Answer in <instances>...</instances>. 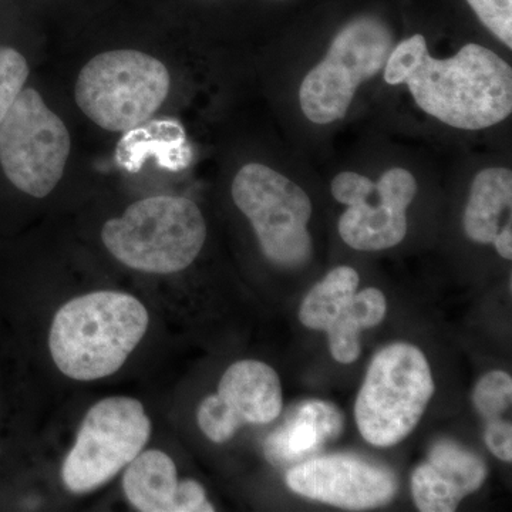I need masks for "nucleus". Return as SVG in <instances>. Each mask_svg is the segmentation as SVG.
Listing matches in <instances>:
<instances>
[{
  "mask_svg": "<svg viewBox=\"0 0 512 512\" xmlns=\"http://www.w3.org/2000/svg\"><path fill=\"white\" fill-rule=\"evenodd\" d=\"M148 322L146 306L128 293H87L57 311L50 353L57 369L70 379H104L126 363L146 335Z\"/></svg>",
  "mask_w": 512,
  "mask_h": 512,
  "instance_id": "f257e3e1",
  "label": "nucleus"
},
{
  "mask_svg": "<svg viewBox=\"0 0 512 512\" xmlns=\"http://www.w3.org/2000/svg\"><path fill=\"white\" fill-rule=\"evenodd\" d=\"M406 84L419 109L461 130L495 126L512 111L510 64L474 43L450 59H434L427 53Z\"/></svg>",
  "mask_w": 512,
  "mask_h": 512,
  "instance_id": "f03ea898",
  "label": "nucleus"
},
{
  "mask_svg": "<svg viewBox=\"0 0 512 512\" xmlns=\"http://www.w3.org/2000/svg\"><path fill=\"white\" fill-rule=\"evenodd\" d=\"M103 244L121 264L147 274L188 268L207 239V224L195 202L158 195L134 202L104 224Z\"/></svg>",
  "mask_w": 512,
  "mask_h": 512,
  "instance_id": "7ed1b4c3",
  "label": "nucleus"
},
{
  "mask_svg": "<svg viewBox=\"0 0 512 512\" xmlns=\"http://www.w3.org/2000/svg\"><path fill=\"white\" fill-rule=\"evenodd\" d=\"M433 394L434 380L424 353L409 343L387 346L370 363L357 394L360 434L376 447L400 443L416 429Z\"/></svg>",
  "mask_w": 512,
  "mask_h": 512,
  "instance_id": "20e7f679",
  "label": "nucleus"
},
{
  "mask_svg": "<svg viewBox=\"0 0 512 512\" xmlns=\"http://www.w3.org/2000/svg\"><path fill=\"white\" fill-rule=\"evenodd\" d=\"M171 77L156 57L121 49L93 57L77 79L79 109L107 131L133 130L156 113L168 93Z\"/></svg>",
  "mask_w": 512,
  "mask_h": 512,
  "instance_id": "39448f33",
  "label": "nucleus"
},
{
  "mask_svg": "<svg viewBox=\"0 0 512 512\" xmlns=\"http://www.w3.org/2000/svg\"><path fill=\"white\" fill-rule=\"evenodd\" d=\"M392 49V30L382 19L366 15L350 20L303 79L299 101L306 119L320 126L343 119L360 84L382 72Z\"/></svg>",
  "mask_w": 512,
  "mask_h": 512,
  "instance_id": "423d86ee",
  "label": "nucleus"
},
{
  "mask_svg": "<svg viewBox=\"0 0 512 512\" xmlns=\"http://www.w3.org/2000/svg\"><path fill=\"white\" fill-rule=\"evenodd\" d=\"M232 198L251 221L262 252L275 265L295 268L312 255V202L298 184L268 165L249 163L235 175Z\"/></svg>",
  "mask_w": 512,
  "mask_h": 512,
  "instance_id": "0eeeda50",
  "label": "nucleus"
},
{
  "mask_svg": "<svg viewBox=\"0 0 512 512\" xmlns=\"http://www.w3.org/2000/svg\"><path fill=\"white\" fill-rule=\"evenodd\" d=\"M150 434L151 421L138 400L116 396L94 404L63 463L67 490L86 494L109 483L143 451Z\"/></svg>",
  "mask_w": 512,
  "mask_h": 512,
  "instance_id": "6e6552de",
  "label": "nucleus"
},
{
  "mask_svg": "<svg viewBox=\"0 0 512 512\" xmlns=\"http://www.w3.org/2000/svg\"><path fill=\"white\" fill-rule=\"evenodd\" d=\"M72 138L35 89L20 92L0 123V165L10 183L45 198L62 180Z\"/></svg>",
  "mask_w": 512,
  "mask_h": 512,
  "instance_id": "1a4fd4ad",
  "label": "nucleus"
},
{
  "mask_svg": "<svg viewBox=\"0 0 512 512\" xmlns=\"http://www.w3.org/2000/svg\"><path fill=\"white\" fill-rule=\"evenodd\" d=\"M282 387L271 366L259 360H239L229 366L211 394L198 407L202 433L225 443L244 424H268L281 414Z\"/></svg>",
  "mask_w": 512,
  "mask_h": 512,
  "instance_id": "9d476101",
  "label": "nucleus"
},
{
  "mask_svg": "<svg viewBox=\"0 0 512 512\" xmlns=\"http://www.w3.org/2000/svg\"><path fill=\"white\" fill-rule=\"evenodd\" d=\"M286 484L303 497L348 510L390 503L397 491L392 471L349 454L305 461L289 471Z\"/></svg>",
  "mask_w": 512,
  "mask_h": 512,
  "instance_id": "9b49d317",
  "label": "nucleus"
},
{
  "mask_svg": "<svg viewBox=\"0 0 512 512\" xmlns=\"http://www.w3.org/2000/svg\"><path fill=\"white\" fill-rule=\"evenodd\" d=\"M372 194L350 205L339 220V234L356 251H382L396 247L406 237V210L417 194L416 178L404 168H392L376 183Z\"/></svg>",
  "mask_w": 512,
  "mask_h": 512,
  "instance_id": "f8f14e48",
  "label": "nucleus"
},
{
  "mask_svg": "<svg viewBox=\"0 0 512 512\" xmlns=\"http://www.w3.org/2000/svg\"><path fill=\"white\" fill-rule=\"evenodd\" d=\"M487 477L484 461L471 451L441 440L429 460L414 470V503L423 512H453L468 494L477 491Z\"/></svg>",
  "mask_w": 512,
  "mask_h": 512,
  "instance_id": "ddd939ff",
  "label": "nucleus"
},
{
  "mask_svg": "<svg viewBox=\"0 0 512 512\" xmlns=\"http://www.w3.org/2000/svg\"><path fill=\"white\" fill-rule=\"evenodd\" d=\"M127 500L143 512L214 511L197 481L178 480L177 467L160 450L141 451L123 477Z\"/></svg>",
  "mask_w": 512,
  "mask_h": 512,
  "instance_id": "4468645a",
  "label": "nucleus"
},
{
  "mask_svg": "<svg viewBox=\"0 0 512 512\" xmlns=\"http://www.w3.org/2000/svg\"><path fill=\"white\" fill-rule=\"evenodd\" d=\"M150 156L171 171L184 170L191 164L192 150L184 128L177 121L157 120L128 130L117 147V163L133 173Z\"/></svg>",
  "mask_w": 512,
  "mask_h": 512,
  "instance_id": "2eb2a0df",
  "label": "nucleus"
},
{
  "mask_svg": "<svg viewBox=\"0 0 512 512\" xmlns=\"http://www.w3.org/2000/svg\"><path fill=\"white\" fill-rule=\"evenodd\" d=\"M342 414L329 403L308 402L281 431H276L266 446L275 461H296L318 450L326 439L342 430Z\"/></svg>",
  "mask_w": 512,
  "mask_h": 512,
  "instance_id": "dca6fc26",
  "label": "nucleus"
},
{
  "mask_svg": "<svg viewBox=\"0 0 512 512\" xmlns=\"http://www.w3.org/2000/svg\"><path fill=\"white\" fill-rule=\"evenodd\" d=\"M512 173L507 168H485L471 184L463 224L467 237L478 244H493L500 218L511 210Z\"/></svg>",
  "mask_w": 512,
  "mask_h": 512,
  "instance_id": "f3484780",
  "label": "nucleus"
},
{
  "mask_svg": "<svg viewBox=\"0 0 512 512\" xmlns=\"http://www.w3.org/2000/svg\"><path fill=\"white\" fill-rule=\"evenodd\" d=\"M386 298L376 288L356 292L348 309L339 316L326 333L329 348L336 362L349 365L360 356L359 332L375 328L386 315Z\"/></svg>",
  "mask_w": 512,
  "mask_h": 512,
  "instance_id": "a211bd4d",
  "label": "nucleus"
},
{
  "mask_svg": "<svg viewBox=\"0 0 512 512\" xmlns=\"http://www.w3.org/2000/svg\"><path fill=\"white\" fill-rule=\"evenodd\" d=\"M359 274L350 266L332 269L303 299L299 319L313 330H328L348 309L359 286Z\"/></svg>",
  "mask_w": 512,
  "mask_h": 512,
  "instance_id": "6ab92c4d",
  "label": "nucleus"
},
{
  "mask_svg": "<svg viewBox=\"0 0 512 512\" xmlns=\"http://www.w3.org/2000/svg\"><path fill=\"white\" fill-rule=\"evenodd\" d=\"M512 399V379L501 370L487 373L481 377L473 393V403L483 419H498L510 409Z\"/></svg>",
  "mask_w": 512,
  "mask_h": 512,
  "instance_id": "aec40b11",
  "label": "nucleus"
},
{
  "mask_svg": "<svg viewBox=\"0 0 512 512\" xmlns=\"http://www.w3.org/2000/svg\"><path fill=\"white\" fill-rule=\"evenodd\" d=\"M427 42L423 35H414L403 40L394 49L390 50L384 63V80L390 86H399L407 82L410 76L423 63L427 55Z\"/></svg>",
  "mask_w": 512,
  "mask_h": 512,
  "instance_id": "412c9836",
  "label": "nucleus"
},
{
  "mask_svg": "<svg viewBox=\"0 0 512 512\" xmlns=\"http://www.w3.org/2000/svg\"><path fill=\"white\" fill-rule=\"evenodd\" d=\"M28 77L25 57L12 47H0V123L12 109Z\"/></svg>",
  "mask_w": 512,
  "mask_h": 512,
  "instance_id": "4be33fe9",
  "label": "nucleus"
},
{
  "mask_svg": "<svg viewBox=\"0 0 512 512\" xmlns=\"http://www.w3.org/2000/svg\"><path fill=\"white\" fill-rule=\"evenodd\" d=\"M485 28L512 49V0H467Z\"/></svg>",
  "mask_w": 512,
  "mask_h": 512,
  "instance_id": "5701e85b",
  "label": "nucleus"
},
{
  "mask_svg": "<svg viewBox=\"0 0 512 512\" xmlns=\"http://www.w3.org/2000/svg\"><path fill=\"white\" fill-rule=\"evenodd\" d=\"M376 183L370 181L365 175L352 173H340L333 178L332 195L340 204L355 205L357 202L365 200L373 191Z\"/></svg>",
  "mask_w": 512,
  "mask_h": 512,
  "instance_id": "b1692460",
  "label": "nucleus"
},
{
  "mask_svg": "<svg viewBox=\"0 0 512 512\" xmlns=\"http://www.w3.org/2000/svg\"><path fill=\"white\" fill-rule=\"evenodd\" d=\"M485 444L500 460H512V429L510 421L498 419L487 421L484 433Z\"/></svg>",
  "mask_w": 512,
  "mask_h": 512,
  "instance_id": "393cba45",
  "label": "nucleus"
},
{
  "mask_svg": "<svg viewBox=\"0 0 512 512\" xmlns=\"http://www.w3.org/2000/svg\"><path fill=\"white\" fill-rule=\"evenodd\" d=\"M495 249H497L498 254L503 256L504 259L512 258V231H511V221H508V224L505 225L503 229L498 231L497 237L494 238L493 241Z\"/></svg>",
  "mask_w": 512,
  "mask_h": 512,
  "instance_id": "a878e982",
  "label": "nucleus"
}]
</instances>
